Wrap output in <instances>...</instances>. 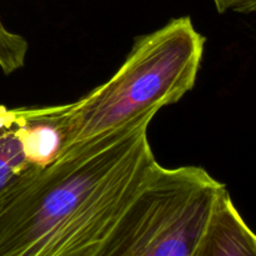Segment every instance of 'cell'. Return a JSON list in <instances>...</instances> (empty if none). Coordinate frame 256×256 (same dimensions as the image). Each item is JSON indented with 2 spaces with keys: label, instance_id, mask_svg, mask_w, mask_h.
Wrapping results in <instances>:
<instances>
[{
  "label": "cell",
  "instance_id": "8992f818",
  "mask_svg": "<svg viewBox=\"0 0 256 256\" xmlns=\"http://www.w3.org/2000/svg\"><path fill=\"white\" fill-rule=\"evenodd\" d=\"M28 49L26 40L9 32L0 20V68L5 75L24 66Z\"/></svg>",
  "mask_w": 256,
  "mask_h": 256
},
{
  "label": "cell",
  "instance_id": "7a4b0ae2",
  "mask_svg": "<svg viewBox=\"0 0 256 256\" xmlns=\"http://www.w3.org/2000/svg\"><path fill=\"white\" fill-rule=\"evenodd\" d=\"M204 46L205 38L189 16L135 38L118 72L69 104L72 145L179 102L196 82Z\"/></svg>",
  "mask_w": 256,
  "mask_h": 256
},
{
  "label": "cell",
  "instance_id": "3957f363",
  "mask_svg": "<svg viewBox=\"0 0 256 256\" xmlns=\"http://www.w3.org/2000/svg\"><path fill=\"white\" fill-rule=\"evenodd\" d=\"M225 188L202 168L166 169L158 162L100 256H195Z\"/></svg>",
  "mask_w": 256,
  "mask_h": 256
},
{
  "label": "cell",
  "instance_id": "6da1fadb",
  "mask_svg": "<svg viewBox=\"0 0 256 256\" xmlns=\"http://www.w3.org/2000/svg\"><path fill=\"white\" fill-rule=\"evenodd\" d=\"M158 110L72 146L22 196L2 256H100L158 162L148 128Z\"/></svg>",
  "mask_w": 256,
  "mask_h": 256
},
{
  "label": "cell",
  "instance_id": "5b68a950",
  "mask_svg": "<svg viewBox=\"0 0 256 256\" xmlns=\"http://www.w3.org/2000/svg\"><path fill=\"white\" fill-rule=\"evenodd\" d=\"M195 256H256V234L225 188L216 198Z\"/></svg>",
  "mask_w": 256,
  "mask_h": 256
},
{
  "label": "cell",
  "instance_id": "52a82bcc",
  "mask_svg": "<svg viewBox=\"0 0 256 256\" xmlns=\"http://www.w3.org/2000/svg\"><path fill=\"white\" fill-rule=\"evenodd\" d=\"M220 14L226 12L250 14L256 12V0H212Z\"/></svg>",
  "mask_w": 256,
  "mask_h": 256
},
{
  "label": "cell",
  "instance_id": "277c9868",
  "mask_svg": "<svg viewBox=\"0 0 256 256\" xmlns=\"http://www.w3.org/2000/svg\"><path fill=\"white\" fill-rule=\"evenodd\" d=\"M48 166L32 140L30 108L0 105V256L22 196Z\"/></svg>",
  "mask_w": 256,
  "mask_h": 256
}]
</instances>
